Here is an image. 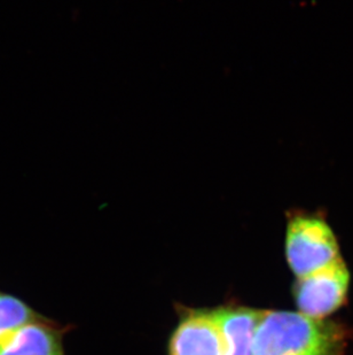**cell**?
<instances>
[{
    "label": "cell",
    "instance_id": "6da1fadb",
    "mask_svg": "<svg viewBox=\"0 0 353 355\" xmlns=\"http://www.w3.org/2000/svg\"><path fill=\"white\" fill-rule=\"evenodd\" d=\"M347 330L335 322L302 313L263 312L253 355H344Z\"/></svg>",
    "mask_w": 353,
    "mask_h": 355
},
{
    "label": "cell",
    "instance_id": "7a4b0ae2",
    "mask_svg": "<svg viewBox=\"0 0 353 355\" xmlns=\"http://www.w3.org/2000/svg\"><path fill=\"white\" fill-rule=\"evenodd\" d=\"M287 261L298 278L329 265L340 258L333 229L316 215H295L287 228Z\"/></svg>",
    "mask_w": 353,
    "mask_h": 355
},
{
    "label": "cell",
    "instance_id": "3957f363",
    "mask_svg": "<svg viewBox=\"0 0 353 355\" xmlns=\"http://www.w3.org/2000/svg\"><path fill=\"white\" fill-rule=\"evenodd\" d=\"M350 285V272L343 259L298 278L295 285V300L300 313L311 318L325 320L343 305Z\"/></svg>",
    "mask_w": 353,
    "mask_h": 355
},
{
    "label": "cell",
    "instance_id": "277c9868",
    "mask_svg": "<svg viewBox=\"0 0 353 355\" xmlns=\"http://www.w3.org/2000/svg\"><path fill=\"white\" fill-rule=\"evenodd\" d=\"M226 344L216 311L193 312L180 322L170 355H225Z\"/></svg>",
    "mask_w": 353,
    "mask_h": 355
},
{
    "label": "cell",
    "instance_id": "5b68a950",
    "mask_svg": "<svg viewBox=\"0 0 353 355\" xmlns=\"http://www.w3.org/2000/svg\"><path fill=\"white\" fill-rule=\"evenodd\" d=\"M0 355H66L57 328L40 318L0 343Z\"/></svg>",
    "mask_w": 353,
    "mask_h": 355
},
{
    "label": "cell",
    "instance_id": "8992f818",
    "mask_svg": "<svg viewBox=\"0 0 353 355\" xmlns=\"http://www.w3.org/2000/svg\"><path fill=\"white\" fill-rule=\"evenodd\" d=\"M223 330L225 355H253V340L263 311L235 307L216 311Z\"/></svg>",
    "mask_w": 353,
    "mask_h": 355
},
{
    "label": "cell",
    "instance_id": "52a82bcc",
    "mask_svg": "<svg viewBox=\"0 0 353 355\" xmlns=\"http://www.w3.org/2000/svg\"><path fill=\"white\" fill-rule=\"evenodd\" d=\"M40 318L24 300L0 291V343Z\"/></svg>",
    "mask_w": 353,
    "mask_h": 355
}]
</instances>
